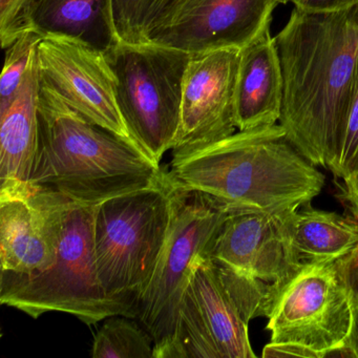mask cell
<instances>
[{
    "label": "cell",
    "instance_id": "obj_1",
    "mask_svg": "<svg viewBox=\"0 0 358 358\" xmlns=\"http://www.w3.org/2000/svg\"><path fill=\"white\" fill-rule=\"evenodd\" d=\"M282 77L280 124L308 161L330 169L341 148L358 58V7L336 13L294 8L274 37Z\"/></svg>",
    "mask_w": 358,
    "mask_h": 358
},
{
    "label": "cell",
    "instance_id": "obj_2",
    "mask_svg": "<svg viewBox=\"0 0 358 358\" xmlns=\"http://www.w3.org/2000/svg\"><path fill=\"white\" fill-rule=\"evenodd\" d=\"M316 167L278 123L173 152L167 171L176 183L211 196L230 213L278 215L322 192L326 178Z\"/></svg>",
    "mask_w": 358,
    "mask_h": 358
},
{
    "label": "cell",
    "instance_id": "obj_3",
    "mask_svg": "<svg viewBox=\"0 0 358 358\" xmlns=\"http://www.w3.org/2000/svg\"><path fill=\"white\" fill-rule=\"evenodd\" d=\"M165 169L135 142L94 124L41 83L33 192L50 190L96 206L156 183Z\"/></svg>",
    "mask_w": 358,
    "mask_h": 358
},
{
    "label": "cell",
    "instance_id": "obj_4",
    "mask_svg": "<svg viewBox=\"0 0 358 358\" xmlns=\"http://www.w3.org/2000/svg\"><path fill=\"white\" fill-rule=\"evenodd\" d=\"M50 192L57 234L55 262L36 274L0 272V303L33 318L48 312H64L87 326L110 316L131 318L127 308L104 293L98 278L94 248L95 206Z\"/></svg>",
    "mask_w": 358,
    "mask_h": 358
},
{
    "label": "cell",
    "instance_id": "obj_5",
    "mask_svg": "<svg viewBox=\"0 0 358 358\" xmlns=\"http://www.w3.org/2000/svg\"><path fill=\"white\" fill-rule=\"evenodd\" d=\"M173 182L165 169L152 185L96 205L94 248L104 293L137 318L138 301L150 284L166 240Z\"/></svg>",
    "mask_w": 358,
    "mask_h": 358
},
{
    "label": "cell",
    "instance_id": "obj_6",
    "mask_svg": "<svg viewBox=\"0 0 358 358\" xmlns=\"http://www.w3.org/2000/svg\"><path fill=\"white\" fill-rule=\"evenodd\" d=\"M129 135L155 162L175 145L184 74L192 55L156 43L116 41L106 50Z\"/></svg>",
    "mask_w": 358,
    "mask_h": 358
},
{
    "label": "cell",
    "instance_id": "obj_7",
    "mask_svg": "<svg viewBox=\"0 0 358 358\" xmlns=\"http://www.w3.org/2000/svg\"><path fill=\"white\" fill-rule=\"evenodd\" d=\"M171 182L166 240L150 284L138 301L137 318L154 341V358H162L175 334L180 303L194 262L205 257L230 213L211 196Z\"/></svg>",
    "mask_w": 358,
    "mask_h": 358
},
{
    "label": "cell",
    "instance_id": "obj_8",
    "mask_svg": "<svg viewBox=\"0 0 358 358\" xmlns=\"http://www.w3.org/2000/svg\"><path fill=\"white\" fill-rule=\"evenodd\" d=\"M270 343L307 348L318 358L345 357L352 299L338 262L306 263L284 284H271Z\"/></svg>",
    "mask_w": 358,
    "mask_h": 358
},
{
    "label": "cell",
    "instance_id": "obj_9",
    "mask_svg": "<svg viewBox=\"0 0 358 358\" xmlns=\"http://www.w3.org/2000/svg\"><path fill=\"white\" fill-rule=\"evenodd\" d=\"M41 83L94 124L131 140L106 51L76 37L47 35L36 51Z\"/></svg>",
    "mask_w": 358,
    "mask_h": 358
},
{
    "label": "cell",
    "instance_id": "obj_10",
    "mask_svg": "<svg viewBox=\"0 0 358 358\" xmlns=\"http://www.w3.org/2000/svg\"><path fill=\"white\" fill-rule=\"evenodd\" d=\"M276 6L275 0H176L145 41L190 55L242 50L270 28Z\"/></svg>",
    "mask_w": 358,
    "mask_h": 358
},
{
    "label": "cell",
    "instance_id": "obj_11",
    "mask_svg": "<svg viewBox=\"0 0 358 358\" xmlns=\"http://www.w3.org/2000/svg\"><path fill=\"white\" fill-rule=\"evenodd\" d=\"M220 358H255L248 326L267 317L271 284L199 257L187 285Z\"/></svg>",
    "mask_w": 358,
    "mask_h": 358
},
{
    "label": "cell",
    "instance_id": "obj_12",
    "mask_svg": "<svg viewBox=\"0 0 358 358\" xmlns=\"http://www.w3.org/2000/svg\"><path fill=\"white\" fill-rule=\"evenodd\" d=\"M238 49L192 55L183 79L181 122L173 152L194 150L229 137L236 122Z\"/></svg>",
    "mask_w": 358,
    "mask_h": 358
},
{
    "label": "cell",
    "instance_id": "obj_13",
    "mask_svg": "<svg viewBox=\"0 0 358 358\" xmlns=\"http://www.w3.org/2000/svg\"><path fill=\"white\" fill-rule=\"evenodd\" d=\"M278 215L230 213L205 257L273 286L284 284L303 264L291 252Z\"/></svg>",
    "mask_w": 358,
    "mask_h": 358
},
{
    "label": "cell",
    "instance_id": "obj_14",
    "mask_svg": "<svg viewBox=\"0 0 358 358\" xmlns=\"http://www.w3.org/2000/svg\"><path fill=\"white\" fill-rule=\"evenodd\" d=\"M57 250L53 199L48 190L0 199L1 271L36 274L51 267Z\"/></svg>",
    "mask_w": 358,
    "mask_h": 358
},
{
    "label": "cell",
    "instance_id": "obj_15",
    "mask_svg": "<svg viewBox=\"0 0 358 358\" xmlns=\"http://www.w3.org/2000/svg\"><path fill=\"white\" fill-rule=\"evenodd\" d=\"M39 92L35 53L17 93L0 106V199L34 192L30 181L39 143Z\"/></svg>",
    "mask_w": 358,
    "mask_h": 358
},
{
    "label": "cell",
    "instance_id": "obj_16",
    "mask_svg": "<svg viewBox=\"0 0 358 358\" xmlns=\"http://www.w3.org/2000/svg\"><path fill=\"white\" fill-rule=\"evenodd\" d=\"M282 103V69L268 28L240 51L234 95L238 131L278 124Z\"/></svg>",
    "mask_w": 358,
    "mask_h": 358
},
{
    "label": "cell",
    "instance_id": "obj_17",
    "mask_svg": "<svg viewBox=\"0 0 358 358\" xmlns=\"http://www.w3.org/2000/svg\"><path fill=\"white\" fill-rule=\"evenodd\" d=\"M282 234L299 263L337 262L358 246V222L352 217L303 208L278 215Z\"/></svg>",
    "mask_w": 358,
    "mask_h": 358
},
{
    "label": "cell",
    "instance_id": "obj_18",
    "mask_svg": "<svg viewBox=\"0 0 358 358\" xmlns=\"http://www.w3.org/2000/svg\"><path fill=\"white\" fill-rule=\"evenodd\" d=\"M32 27L43 36L76 37L104 51L114 41L108 0H38Z\"/></svg>",
    "mask_w": 358,
    "mask_h": 358
},
{
    "label": "cell",
    "instance_id": "obj_19",
    "mask_svg": "<svg viewBox=\"0 0 358 358\" xmlns=\"http://www.w3.org/2000/svg\"><path fill=\"white\" fill-rule=\"evenodd\" d=\"M127 316L106 318L94 338V358H154V341Z\"/></svg>",
    "mask_w": 358,
    "mask_h": 358
},
{
    "label": "cell",
    "instance_id": "obj_20",
    "mask_svg": "<svg viewBox=\"0 0 358 358\" xmlns=\"http://www.w3.org/2000/svg\"><path fill=\"white\" fill-rule=\"evenodd\" d=\"M173 1L176 0H108L114 41L144 43L155 22Z\"/></svg>",
    "mask_w": 358,
    "mask_h": 358
},
{
    "label": "cell",
    "instance_id": "obj_21",
    "mask_svg": "<svg viewBox=\"0 0 358 358\" xmlns=\"http://www.w3.org/2000/svg\"><path fill=\"white\" fill-rule=\"evenodd\" d=\"M43 38L36 31H28L5 49V64L0 77V106L8 103L17 93Z\"/></svg>",
    "mask_w": 358,
    "mask_h": 358
},
{
    "label": "cell",
    "instance_id": "obj_22",
    "mask_svg": "<svg viewBox=\"0 0 358 358\" xmlns=\"http://www.w3.org/2000/svg\"><path fill=\"white\" fill-rule=\"evenodd\" d=\"M358 163V58L352 90L351 106L348 116L345 135L334 162L329 171L336 181L345 179Z\"/></svg>",
    "mask_w": 358,
    "mask_h": 358
},
{
    "label": "cell",
    "instance_id": "obj_23",
    "mask_svg": "<svg viewBox=\"0 0 358 358\" xmlns=\"http://www.w3.org/2000/svg\"><path fill=\"white\" fill-rule=\"evenodd\" d=\"M37 3L38 0H0V41L3 49L33 30L32 17Z\"/></svg>",
    "mask_w": 358,
    "mask_h": 358
},
{
    "label": "cell",
    "instance_id": "obj_24",
    "mask_svg": "<svg viewBox=\"0 0 358 358\" xmlns=\"http://www.w3.org/2000/svg\"><path fill=\"white\" fill-rule=\"evenodd\" d=\"M288 3L309 13H336L358 7V0H285Z\"/></svg>",
    "mask_w": 358,
    "mask_h": 358
},
{
    "label": "cell",
    "instance_id": "obj_25",
    "mask_svg": "<svg viewBox=\"0 0 358 358\" xmlns=\"http://www.w3.org/2000/svg\"><path fill=\"white\" fill-rule=\"evenodd\" d=\"M337 188L338 199L345 210L358 222V163L347 178L337 183Z\"/></svg>",
    "mask_w": 358,
    "mask_h": 358
},
{
    "label": "cell",
    "instance_id": "obj_26",
    "mask_svg": "<svg viewBox=\"0 0 358 358\" xmlns=\"http://www.w3.org/2000/svg\"><path fill=\"white\" fill-rule=\"evenodd\" d=\"M262 356L268 357L318 358L317 354L307 348L292 343H270L263 349Z\"/></svg>",
    "mask_w": 358,
    "mask_h": 358
},
{
    "label": "cell",
    "instance_id": "obj_27",
    "mask_svg": "<svg viewBox=\"0 0 358 358\" xmlns=\"http://www.w3.org/2000/svg\"><path fill=\"white\" fill-rule=\"evenodd\" d=\"M338 266L352 296L358 299V246L349 255L339 259Z\"/></svg>",
    "mask_w": 358,
    "mask_h": 358
},
{
    "label": "cell",
    "instance_id": "obj_28",
    "mask_svg": "<svg viewBox=\"0 0 358 358\" xmlns=\"http://www.w3.org/2000/svg\"><path fill=\"white\" fill-rule=\"evenodd\" d=\"M352 324L345 343L347 357L358 358V299L352 296Z\"/></svg>",
    "mask_w": 358,
    "mask_h": 358
},
{
    "label": "cell",
    "instance_id": "obj_29",
    "mask_svg": "<svg viewBox=\"0 0 358 358\" xmlns=\"http://www.w3.org/2000/svg\"><path fill=\"white\" fill-rule=\"evenodd\" d=\"M275 3H278V5H280V3H285V0H275Z\"/></svg>",
    "mask_w": 358,
    "mask_h": 358
}]
</instances>
